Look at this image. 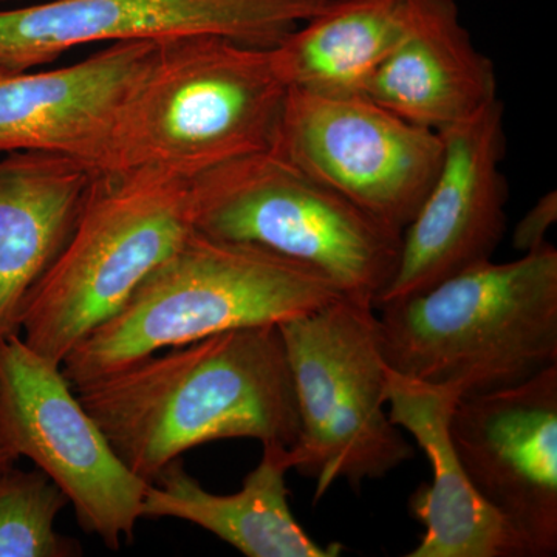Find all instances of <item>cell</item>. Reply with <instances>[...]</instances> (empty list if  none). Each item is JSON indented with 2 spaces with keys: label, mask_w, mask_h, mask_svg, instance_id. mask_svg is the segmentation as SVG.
<instances>
[{
  "label": "cell",
  "mask_w": 557,
  "mask_h": 557,
  "mask_svg": "<svg viewBox=\"0 0 557 557\" xmlns=\"http://www.w3.org/2000/svg\"><path fill=\"white\" fill-rule=\"evenodd\" d=\"M157 40H127L69 67L0 69V152L44 150L100 171L116 120Z\"/></svg>",
  "instance_id": "obj_13"
},
{
  "label": "cell",
  "mask_w": 557,
  "mask_h": 557,
  "mask_svg": "<svg viewBox=\"0 0 557 557\" xmlns=\"http://www.w3.org/2000/svg\"><path fill=\"white\" fill-rule=\"evenodd\" d=\"M193 230V180L159 168L95 171L75 228L25 302L22 339L61 366Z\"/></svg>",
  "instance_id": "obj_5"
},
{
  "label": "cell",
  "mask_w": 557,
  "mask_h": 557,
  "mask_svg": "<svg viewBox=\"0 0 557 557\" xmlns=\"http://www.w3.org/2000/svg\"><path fill=\"white\" fill-rule=\"evenodd\" d=\"M287 91L271 49L214 35L157 40L121 109L102 170L159 168L193 180L267 152Z\"/></svg>",
  "instance_id": "obj_4"
},
{
  "label": "cell",
  "mask_w": 557,
  "mask_h": 557,
  "mask_svg": "<svg viewBox=\"0 0 557 557\" xmlns=\"http://www.w3.org/2000/svg\"><path fill=\"white\" fill-rule=\"evenodd\" d=\"M10 2V0H0V3Z\"/></svg>",
  "instance_id": "obj_22"
},
{
  "label": "cell",
  "mask_w": 557,
  "mask_h": 557,
  "mask_svg": "<svg viewBox=\"0 0 557 557\" xmlns=\"http://www.w3.org/2000/svg\"><path fill=\"white\" fill-rule=\"evenodd\" d=\"M343 296L332 278L310 267L194 228L70 351L62 373L75 388L164 348L230 330L278 325Z\"/></svg>",
  "instance_id": "obj_2"
},
{
  "label": "cell",
  "mask_w": 557,
  "mask_h": 557,
  "mask_svg": "<svg viewBox=\"0 0 557 557\" xmlns=\"http://www.w3.org/2000/svg\"><path fill=\"white\" fill-rule=\"evenodd\" d=\"M17 460H20V457L11 450L9 443L3 437L2 423H0V469L11 467Z\"/></svg>",
  "instance_id": "obj_21"
},
{
  "label": "cell",
  "mask_w": 557,
  "mask_h": 557,
  "mask_svg": "<svg viewBox=\"0 0 557 557\" xmlns=\"http://www.w3.org/2000/svg\"><path fill=\"white\" fill-rule=\"evenodd\" d=\"M0 423L11 450L65 494L84 531L112 549L134 537L150 483L113 450L61 366L20 333L0 341Z\"/></svg>",
  "instance_id": "obj_9"
},
{
  "label": "cell",
  "mask_w": 557,
  "mask_h": 557,
  "mask_svg": "<svg viewBox=\"0 0 557 557\" xmlns=\"http://www.w3.org/2000/svg\"><path fill=\"white\" fill-rule=\"evenodd\" d=\"M193 199L194 228L310 267L373 309L397 270L403 234L270 150L197 175Z\"/></svg>",
  "instance_id": "obj_7"
},
{
  "label": "cell",
  "mask_w": 557,
  "mask_h": 557,
  "mask_svg": "<svg viewBox=\"0 0 557 557\" xmlns=\"http://www.w3.org/2000/svg\"><path fill=\"white\" fill-rule=\"evenodd\" d=\"M437 177L403 231L397 270L375 310L426 292L440 282L493 260L507 231L508 185L504 102L440 132Z\"/></svg>",
  "instance_id": "obj_11"
},
{
  "label": "cell",
  "mask_w": 557,
  "mask_h": 557,
  "mask_svg": "<svg viewBox=\"0 0 557 557\" xmlns=\"http://www.w3.org/2000/svg\"><path fill=\"white\" fill-rule=\"evenodd\" d=\"M94 168L61 153L14 150L0 160V341L75 228Z\"/></svg>",
  "instance_id": "obj_16"
},
{
  "label": "cell",
  "mask_w": 557,
  "mask_h": 557,
  "mask_svg": "<svg viewBox=\"0 0 557 557\" xmlns=\"http://www.w3.org/2000/svg\"><path fill=\"white\" fill-rule=\"evenodd\" d=\"M388 368L461 398L519 386L557 366V251L482 263L381 307Z\"/></svg>",
  "instance_id": "obj_3"
},
{
  "label": "cell",
  "mask_w": 557,
  "mask_h": 557,
  "mask_svg": "<svg viewBox=\"0 0 557 557\" xmlns=\"http://www.w3.org/2000/svg\"><path fill=\"white\" fill-rule=\"evenodd\" d=\"M295 386L293 469L314 482V504L339 480L358 491L412 460L386 410L387 362L372 304L343 298L277 325Z\"/></svg>",
  "instance_id": "obj_6"
},
{
  "label": "cell",
  "mask_w": 557,
  "mask_h": 557,
  "mask_svg": "<svg viewBox=\"0 0 557 557\" xmlns=\"http://www.w3.org/2000/svg\"><path fill=\"white\" fill-rule=\"evenodd\" d=\"M362 95L440 134L497 100L496 70L461 24L456 0H413L408 32Z\"/></svg>",
  "instance_id": "obj_15"
},
{
  "label": "cell",
  "mask_w": 557,
  "mask_h": 557,
  "mask_svg": "<svg viewBox=\"0 0 557 557\" xmlns=\"http://www.w3.org/2000/svg\"><path fill=\"white\" fill-rule=\"evenodd\" d=\"M557 220V193L548 190L519 220L512 234V247L527 255L547 245L548 231Z\"/></svg>",
  "instance_id": "obj_20"
},
{
  "label": "cell",
  "mask_w": 557,
  "mask_h": 557,
  "mask_svg": "<svg viewBox=\"0 0 557 557\" xmlns=\"http://www.w3.org/2000/svg\"><path fill=\"white\" fill-rule=\"evenodd\" d=\"M69 500L40 469H0V557H72L75 539L57 531Z\"/></svg>",
  "instance_id": "obj_19"
},
{
  "label": "cell",
  "mask_w": 557,
  "mask_h": 557,
  "mask_svg": "<svg viewBox=\"0 0 557 557\" xmlns=\"http://www.w3.org/2000/svg\"><path fill=\"white\" fill-rule=\"evenodd\" d=\"M329 0H50L0 11V69L33 70L97 42L214 35L273 49Z\"/></svg>",
  "instance_id": "obj_10"
},
{
  "label": "cell",
  "mask_w": 557,
  "mask_h": 557,
  "mask_svg": "<svg viewBox=\"0 0 557 557\" xmlns=\"http://www.w3.org/2000/svg\"><path fill=\"white\" fill-rule=\"evenodd\" d=\"M270 152L403 234L437 177L443 138L364 95L288 89Z\"/></svg>",
  "instance_id": "obj_8"
},
{
  "label": "cell",
  "mask_w": 557,
  "mask_h": 557,
  "mask_svg": "<svg viewBox=\"0 0 557 557\" xmlns=\"http://www.w3.org/2000/svg\"><path fill=\"white\" fill-rule=\"evenodd\" d=\"M75 392L124 465L148 483L205 443L251 438L292 448L299 437L277 325L164 348Z\"/></svg>",
  "instance_id": "obj_1"
},
{
  "label": "cell",
  "mask_w": 557,
  "mask_h": 557,
  "mask_svg": "<svg viewBox=\"0 0 557 557\" xmlns=\"http://www.w3.org/2000/svg\"><path fill=\"white\" fill-rule=\"evenodd\" d=\"M289 448L263 445L262 460L234 494H212L175 460L150 483L143 518H172L203 528L248 557H336L343 545L322 547L306 533L289 508L285 475Z\"/></svg>",
  "instance_id": "obj_17"
},
{
  "label": "cell",
  "mask_w": 557,
  "mask_h": 557,
  "mask_svg": "<svg viewBox=\"0 0 557 557\" xmlns=\"http://www.w3.org/2000/svg\"><path fill=\"white\" fill-rule=\"evenodd\" d=\"M449 434L479 496L525 542L557 553V366L490 394L460 398Z\"/></svg>",
  "instance_id": "obj_12"
},
{
  "label": "cell",
  "mask_w": 557,
  "mask_h": 557,
  "mask_svg": "<svg viewBox=\"0 0 557 557\" xmlns=\"http://www.w3.org/2000/svg\"><path fill=\"white\" fill-rule=\"evenodd\" d=\"M456 387L410 379L387 368L388 418L426 454L431 485L410 496L413 518L424 527L406 557H531L525 542L479 496L449 434L460 401Z\"/></svg>",
  "instance_id": "obj_14"
},
{
  "label": "cell",
  "mask_w": 557,
  "mask_h": 557,
  "mask_svg": "<svg viewBox=\"0 0 557 557\" xmlns=\"http://www.w3.org/2000/svg\"><path fill=\"white\" fill-rule=\"evenodd\" d=\"M413 0H329L271 49L288 89L350 97L364 94L408 32Z\"/></svg>",
  "instance_id": "obj_18"
}]
</instances>
